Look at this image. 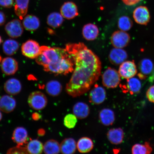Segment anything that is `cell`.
Here are the masks:
<instances>
[{
  "instance_id": "obj_12",
  "label": "cell",
  "mask_w": 154,
  "mask_h": 154,
  "mask_svg": "<svg viewBox=\"0 0 154 154\" xmlns=\"http://www.w3.org/2000/svg\"><path fill=\"white\" fill-rule=\"evenodd\" d=\"M60 11L63 18L68 20L74 18L79 14L78 7L72 2H66L63 3L61 6Z\"/></svg>"
},
{
  "instance_id": "obj_10",
  "label": "cell",
  "mask_w": 154,
  "mask_h": 154,
  "mask_svg": "<svg viewBox=\"0 0 154 154\" xmlns=\"http://www.w3.org/2000/svg\"><path fill=\"white\" fill-rule=\"evenodd\" d=\"M133 17L136 23L142 25H147L151 18L149 9L143 6L137 7L134 9Z\"/></svg>"
},
{
  "instance_id": "obj_32",
  "label": "cell",
  "mask_w": 154,
  "mask_h": 154,
  "mask_svg": "<svg viewBox=\"0 0 154 154\" xmlns=\"http://www.w3.org/2000/svg\"><path fill=\"white\" fill-rule=\"evenodd\" d=\"M126 88L127 91H129L131 95L139 92L141 88V84L137 78H133L128 79Z\"/></svg>"
},
{
  "instance_id": "obj_42",
  "label": "cell",
  "mask_w": 154,
  "mask_h": 154,
  "mask_svg": "<svg viewBox=\"0 0 154 154\" xmlns=\"http://www.w3.org/2000/svg\"><path fill=\"white\" fill-rule=\"evenodd\" d=\"M149 81L150 82H152L154 80V67L152 72L151 73V75L149 79Z\"/></svg>"
},
{
  "instance_id": "obj_20",
  "label": "cell",
  "mask_w": 154,
  "mask_h": 154,
  "mask_svg": "<svg viewBox=\"0 0 154 154\" xmlns=\"http://www.w3.org/2000/svg\"><path fill=\"white\" fill-rule=\"evenodd\" d=\"M82 35L88 41L95 40L99 34V30L95 25L89 23L84 26L82 29Z\"/></svg>"
},
{
  "instance_id": "obj_17",
  "label": "cell",
  "mask_w": 154,
  "mask_h": 154,
  "mask_svg": "<svg viewBox=\"0 0 154 154\" xmlns=\"http://www.w3.org/2000/svg\"><path fill=\"white\" fill-rule=\"evenodd\" d=\"M4 88L8 94L15 95L20 93L22 89V85L17 79L11 78L6 82Z\"/></svg>"
},
{
  "instance_id": "obj_6",
  "label": "cell",
  "mask_w": 154,
  "mask_h": 154,
  "mask_svg": "<svg viewBox=\"0 0 154 154\" xmlns=\"http://www.w3.org/2000/svg\"><path fill=\"white\" fill-rule=\"evenodd\" d=\"M41 47L34 40H28L23 44L21 51L23 55L29 58L36 59L39 54Z\"/></svg>"
},
{
  "instance_id": "obj_1",
  "label": "cell",
  "mask_w": 154,
  "mask_h": 154,
  "mask_svg": "<svg viewBox=\"0 0 154 154\" xmlns=\"http://www.w3.org/2000/svg\"><path fill=\"white\" fill-rule=\"evenodd\" d=\"M65 49L74 61L75 67L65 90L73 97L88 92L99 79L101 63L97 55L84 43L67 44Z\"/></svg>"
},
{
  "instance_id": "obj_45",
  "label": "cell",
  "mask_w": 154,
  "mask_h": 154,
  "mask_svg": "<svg viewBox=\"0 0 154 154\" xmlns=\"http://www.w3.org/2000/svg\"><path fill=\"white\" fill-rule=\"evenodd\" d=\"M2 38L1 37V36H0V44H1V43H2Z\"/></svg>"
},
{
  "instance_id": "obj_4",
  "label": "cell",
  "mask_w": 154,
  "mask_h": 154,
  "mask_svg": "<svg viewBox=\"0 0 154 154\" xmlns=\"http://www.w3.org/2000/svg\"><path fill=\"white\" fill-rule=\"evenodd\" d=\"M121 82L120 76L115 69L109 67L102 75V82L104 86L108 88H116Z\"/></svg>"
},
{
  "instance_id": "obj_46",
  "label": "cell",
  "mask_w": 154,
  "mask_h": 154,
  "mask_svg": "<svg viewBox=\"0 0 154 154\" xmlns=\"http://www.w3.org/2000/svg\"><path fill=\"white\" fill-rule=\"evenodd\" d=\"M1 60H2V57L1 56V55H0V63H1Z\"/></svg>"
},
{
  "instance_id": "obj_8",
  "label": "cell",
  "mask_w": 154,
  "mask_h": 154,
  "mask_svg": "<svg viewBox=\"0 0 154 154\" xmlns=\"http://www.w3.org/2000/svg\"><path fill=\"white\" fill-rule=\"evenodd\" d=\"M5 29L10 37L16 38L22 35L23 32V26L20 20L14 19L6 25Z\"/></svg>"
},
{
  "instance_id": "obj_31",
  "label": "cell",
  "mask_w": 154,
  "mask_h": 154,
  "mask_svg": "<svg viewBox=\"0 0 154 154\" xmlns=\"http://www.w3.org/2000/svg\"><path fill=\"white\" fill-rule=\"evenodd\" d=\"M43 144L38 140H30L26 146L28 153L32 154H41L43 151Z\"/></svg>"
},
{
  "instance_id": "obj_37",
  "label": "cell",
  "mask_w": 154,
  "mask_h": 154,
  "mask_svg": "<svg viewBox=\"0 0 154 154\" xmlns=\"http://www.w3.org/2000/svg\"><path fill=\"white\" fill-rule=\"evenodd\" d=\"M146 96L150 102L154 103V85L150 87L148 90Z\"/></svg>"
},
{
  "instance_id": "obj_15",
  "label": "cell",
  "mask_w": 154,
  "mask_h": 154,
  "mask_svg": "<svg viewBox=\"0 0 154 154\" xmlns=\"http://www.w3.org/2000/svg\"><path fill=\"white\" fill-rule=\"evenodd\" d=\"M140 72L138 76L140 79L145 80L148 75L151 74L153 70L154 65L152 61L149 59L144 58L140 60L138 65Z\"/></svg>"
},
{
  "instance_id": "obj_14",
  "label": "cell",
  "mask_w": 154,
  "mask_h": 154,
  "mask_svg": "<svg viewBox=\"0 0 154 154\" xmlns=\"http://www.w3.org/2000/svg\"><path fill=\"white\" fill-rule=\"evenodd\" d=\"M1 69L5 74L7 75H11L14 74L18 70V63L13 58H5L2 61Z\"/></svg>"
},
{
  "instance_id": "obj_3",
  "label": "cell",
  "mask_w": 154,
  "mask_h": 154,
  "mask_svg": "<svg viewBox=\"0 0 154 154\" xmlns=\"http://www.w3.org/2000/svg\"><path fill=\"white\" fill-rule=\"evenodd\" d=\"M74 63L72 57L68 54L54 63L44 67L45 72L55 74L66 75L74 70Z\"/></svg>"
},
{
  "instance_id": "obj_27",
  "label": "cell",
  "mask_w": 154,
  "mask_h": 154,
  "mask_svg": "<svg viewBox=\"0 0 154 154\" xmlns=\"http://www.w3.org/2000/svg\"><path fill=\"white\" fill-rule=\"evenodd\" d=\"M94 147V143L89 138L83 137L79 140L77 148L80 153H86L91 151Z\"/></svg>"
},
{
  "instance_id": "obj_39",
  "label": "cell",
  "mask_w": 154,
  "mask_h": 154,
  "mask_svg": "<svg viewBox=\"0 0 154 154\" xmlns=\"http://www.w3.org/2000/svg\"><path fill=\"white\" fill-rule=\"evenodd\" d=\"M141 1V0H122L125 5L128 6L135 5Z\"/></svg>"
},
{
  "instance_id": "obj_29",
  "label": "cell",
  "mask_w": 154,
  "mask_h": 154,
  "mask_svg": "<svg viewBox=\"0 0 154 154\" xmlns=\"http://www.w3.org/2000/svg\"><path fill=\"white\" fill-rule=\"evenodd\" d=\"M43 151L47 154H57L60 152V144L57 140H51L44 144Z\"/></svg>"
},
{
  "instance_id": "obj_44",
  "label": "cell",
  "mask_w": 154,
  "mask_h": 154,
  "mask_svg": "<svg viewBox=\"0 0 154 154\" xmlns=\"http://www.w3.org/2000/svg\"><path fill=\"white\" fill-rule=\"evenodd\" d=\"M2 118V115L1 110H0V121L1 120Z\"/></svg>"
},
{
  "instance_id": "obj_16",
  "label": "cell",
  "mask_w": 154,
  "mask_h": 154,
  "mask_svg": "<svg viewBox=\"0 0 154 154\" xmlns=\"http://www.w3.org/2000/svg\"><path fill=\"white\" fill-rule=\"evenodd\" d=\"M16 106V101L11 96L5 95L0 98V110L4 112L9 113L14 111Z\"/></svg>"
},
{
  "instance_id": "obj_38",
  "label": "cell",
  "mask_w": 154,
  "mask_h": 154,
  "mask_svg": "<svg viewBox=\"0 0 154 154\" xmlns=\"http://www.w3.org/2000/svg\"><path fill=\"white\" fill-rule=\"evenodd\" d=\"M14 4V0H0V6H1L10 8Z\"/></svg>"
},
{
  "instance_id": "obj_43",
  "label": "cell",
  "mask_w": 154,
  "mask_h": 154,
  "mask_svg": "<svg viewBox=\"0 0 154 154\" xmlns=\"http://www.w3.org/2000/svg\"><path fill=\"white\" fill-rule=\"evenodd\" d=\"M45 131L43 129H40L38 131V134L40 136H43L45 134Z\"/></svg>"
},
{
  "instance_id": "obj_30",
  "label": "cell",
  "mask_w": 154,
  "mask_h": 154,
  "mask_svg": "<svg viewBox=\"0 0 154 154\" xmlns=\"http://www.w3.org/2000/svg\"><path fill=\"white\" fill-rule=\"evenodd\" d=\"M63 22V17L59 13L54 12L50 14L48 17L47 23L51 27L56 28L59 27Z\"/></svg>"
},
{
  "instance_id": "obj_34",
  "label": "cell",
  "mask_w": 154,
  "mask_h": 154,
  "mask_svg": "<svg viewBox=\"0 0 154 154\" xmlns=\"http://www.w3.org/2000/svg\"><path fill=\"white\" fill-rule=\"evenodd\" d=\"M133 24L131 19L128 16H123L119 18L118 26L121 30L128 31L132 28Z\"/></svg>"
},
{
  "instance_id": "obj_11",
  "label": "cell",
  "mask_w": 154,
  "mask_h": 154,
  "mask_svg": "<svg viewBox=\"0 0 154 154\" xmlns=\"http://www.w3.org/2000/svg\"><path fill=\"white\" fill-rule=\"evenodd\" d=\"M106 96V94L105 88L96 84L90 92V101L94 104H100L105 101Z\"/></svg>"
},
{
  "instance_id": "obj_7",
  "label": "cell",
  "mask_w": 154,
  "mask_h": 154,
  "mask_svg": "<svg viewBox=\"0 0 154 154\" xmlns=\"http://www.w3.org/2000/svg\"><path fill=\"white\" fill-rule=\"evenodd\" d=\"M130 35L122 30L113 32L111 38L112 44L115 48H124L128 46L130 41Z\"/></svg>"
},
{
  "instance_id": "obj_26",
  "label": "cell",
  "mask_w": 154,
  "mask_h": 154,
  "mask_svg": "<svg viewBox=\"0 0 154 154\" xmlns=\"http://www.w3.org/2000/svg\"><path fill=\"white\" fill-rule=\"evenodd\" d=\"M46 91L50 96L55 97L60 94L62 86L60 82L57 80L50 81L46 85Z\"/></svg>"
},
{
  "instance_id": "obj_23",
  "label": "cell",
  "mask_w": 154,
  "mask_h": 154,
  "mask_svg": "<svg viewBox=\"0 0 154 154\" xmlns=\"http://www.w3.org/2000/svg\"><path fill=\"white\" fill-rule=\"evenodd\" d=\"M100 121L105 126L112 125L115 120L114 112L109 109H104L100 112L99 114Z\"/></svg>"
},
{
  "instance_id": "obj_41",
  "label": "cell",
  "mask_w": 154,
  "mask_h": 154,
  "mask_svg": "<svg viewBox=\"0 0 154 154\" xmlns=\"http://www.w3.org/2000/svg\"><path fill=\"white\" fill-rule=\"evenodd\" d=\"M41 117V116L37 113H34L32 115V118L34 120H39Z\"/></svg>"
},
{
  "instance_id": "obj_22",
  "label": "cell",
  "mask_w": 154,
  "mask_h": 154,
  "mask_svg": "<svg viewBox=\"0 0 154 154\" xmlns=\"http://www.w3.org/2000/svg\"><path fill=\"white\" fill-rule=\"evenodd\" d=\"M124 136V132L122 128L111 129L107 134L109 141L114 144H119L122 143Z\"/></svg>"
},
{
  "instance_id": "obj_33",
  "label": "cell",
  "mask_w": 154,
  "mask_h": 154,
  "mask_svg": "<svg viewBox=\"0 0 154 154\" xmlns=\"http://www.w3.org/2000/svg\"><path fill=\"white\" fill-rule=\"evenodd\" d=\"M152 151V148L148 142H146L144 144H135L132 149V153L133 154H149Z\"/></svg>"
},
{
  "instance_id": "obj_21",
  "label": "cell",
  "mask_w": 154,
  "mask_h": 154,
  "mask_svg": "<svg viewBox=\"0 0 154 154\" xmlns=\"http://www.w3.org/2000/svg\"><path fill=\"white\" fill-rule=\"evenodd\" d=\"M23 19V26L26 29L29 31L36 30L40 26L39 19L35 15H28Z\"/></svg>"
},
{
  "instance_id": "obj_35",
  "label": "cell",
  "mask_w": 154,
  "mask_h": 154,
  "mask_svg": "<svg viewBox=\"0 0 154 154\" xmlns=\"http://www.w3.org/2000/svg\"><path fill=\"white\" fill-rule=\"evenodd\" d=\"M77 117L74 114H69L65 116L63 124L67 128L71 129L74 128L77 122Z\"/></svg>"
},
{
  "instance_id": "obj_28",
  "label": "cell",
  "mask_w": 154,
  "mask_h": 154,
  "mask_svg": "<svg viewBox=\"0 0 154 154\" xmlns=\"http://www.w3.org/2000/svg\"><path fill=\"white\" fill-rule=\"evenodd\" d=\"M19 47V44L16 40L9 39L6 40L4 43L3 51L7 55H12L18 51Z\"/></svg>"
},
{
  "instance_id": "obj_25",
  "label": "cell",
  "mask_w": 154,
  "mask_h": 154,
  "mask_svg": "<svg viewBox=\"0 0 154 154\" xmlns=\"http://www.w3.org/2000/svg\"><path fill=\"white\" fill-rule=\"evenodd\" d=\"M15 13L22 20L27 13L29 0H15Z\"/></svg>"
},
{
  "instance_id": "obj_18",
  "label": "cell",
  "mask_w": 154,
  "mask_h": 154,
  "mask_svg": "<svg viewBox=\"0 0 154 154\" xmlns=\"http://www.w3.org/2000/svg\"><path fill=\"white\" fill-rule=\"evenodd\" d=\"M12 139L17 146H23L27 141V131L23 127H18L15 129L13 132Z\"/></svg>"
},
{
  "instance_id": "obj_40",
  "label": "cell",
  "mask_w": 154,
  "mask_h": 154,
  "mask_svg": "<svg viewBox=\"0 0 154 154\" xmlns=\"http://www.w3.org/2000/svg\"><path fill=\"white\" fill-rule=\"evenodd\" d=\"M5 21V16L4 13L0 11V26L4 24Z\"/></svg>"
},
{
  "instance_id": "obj_5",
  "label": "cell",
  "mask_w": 154,
  "mask_h": 154,
  "mask_svg": "<svg viewBox=\"0 0 154 154\" xmlns=\"http://www.w3.org/2000/svg\"><path fill=\"white\" fill-rule=\"evenodd\" d=\"M28 103L32 109L41 110L46 107L48 103L47 97L43 92L39 91L32 92L29 96Z\"/></svg>"
},
{
  "instance_id": "obj_24",
  "label": "cell",
  "mask_w": 154,
  "mask_h": 154,
  "mask_svg": "<svg viewBox=\"0 0 154 154\" xmlns=\"http://www.w3.org/2000/svg\"><path fill=\"white\" fill-rule=\"evenodd\" d=\"M60 152L63 154H72L75 152L77 144L75 140L71 138H65L60 144Z\"/></svg>"
},
{
  "instance_id": "obj_13",
  "label": "cell",
  "mask_w": 154,
  "mask_h": 154,
  "mask_svg": "<svg viewBox=\"0 0 154 154\" xmlns=\"http://www.w3.org/2000/svg\"><path fill=\"white\" fill-rule=\"evenodd\" d=\"M128 57V53L124 50L121 48H115L111 50L109 58L112 64L118 65L126 61Z\"/></svg>"
},
{
  "instance_id": "obj_9",
  "label": "cell",
  "mask_w": 154,
  "mask_h": 154,
  "mask_svg": "<svg viewBox=\"0 0 154 154\" xmlns=\"http://www.w3.org/2000/svg\"><path fill=\"white\" fill-rule=\"evenodd\" d=\"M118 72L121 77L127 79L135 76L137 70L134 61H124L120 65Z\"/></svg>"
},
{
  "instance_id": "obj_36",
  "label": "cell",
  "mask_w": 154,
  "mask_h": 154,
  "mask_svg": "<svg viewBox=\"0 0 154 154\" xmlns=\"http://www.w3.org/2000/svg\"><path fill=\"white\" fill-rule=\"evenodd\" d=\"M8 154H28L26 146H17L16 147L9 149L7 151Z\"/></svg>"
},
{
  "instance_id": "obj_19",
  "label": "cell",
  "mask_w": 154,
  "mask_h": 154,
  "mask_svg": "<svg viewBox=\"0 0 154 154\" xmlns=\"http://www.w3.org/2000/svg\"><path fill=\"white\" fill-rule=\"evenodd\" d=\"M72 111L77 118L80 119H85L89 115L90 109L88 106L83 102H78L73 107Z\"/></svg>"
},
{
  "instance_id": "obj_2",
  "label": "cell",
  "mask_w": 154,
  "mask_h": 154,
  "mask_svg": "<svg viewBox=\"0 0 154 154\" xmlns=\"http://www.w3.org/2000/svg\"><path fill=\"white\" fill-rule=\"evenodd\" d=\"M68 54L65 49L41 46L39 54L35 59L36 61L44 67L54 63Z\"/></svg>"
}]
</instances>
